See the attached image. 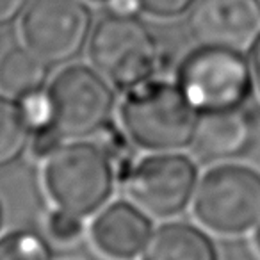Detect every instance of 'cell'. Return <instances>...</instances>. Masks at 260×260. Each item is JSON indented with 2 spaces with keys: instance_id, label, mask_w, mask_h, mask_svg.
<instances>
[{
  "instance_id": "52a82bcc",
  "label": "cell",
  "mask_w": 260,
  "mask_h": 260,
  "mask_svg": "<svg viewBox=\"0 0 260 260\" xmlns=\"http://www.w3.org/2000/svg\"><path fill=\"white\" fill-rule=\"evenodd\" d=\"M91 11L82 0H30L22 20L27 48L47 64H64L82 52Z\"/></svg>"
},
{
  "instance_id": "ffe728a7",
  "label": "cell",
  "mask_w": 260,
  "mask_h": 260,
  "mask_svg": "<svg viewBox=\"0 0 260 260\" xmlns=\"http://www.w3.org/2000/svg\"><path fill=\"white\" fill-rule=\"evenodd\" d=\"M62 136L54 125L38 128L34 138L30 139V152L38 159H48L61 146Z\"/></svg>"
},
{
  "instance_id": "8fae6325",
  "label": "cell",
  "mask_w": 260,
  "mask_h": 260,
  "mask_svg": "<svg viewBox=\"0 0 260 260\" xmlns=\"http://www.w3.org/2000/svg\"><path fill=\"white\" fill-rule=\"evenodd\" d=\"M255 123L246 109L205 112L198 118L192 148L203 160H224L239 157L249 148Z\"/></svg>"
},
{
  "instance_id": "ac0fdd59",
  "label": "cell",
  "mask_w": 260,
  "mask_h": 260,
  "mask_svg": "<svg viewBox=\"0 0 260 260\" xmlns=\"http://www.w3.org/2000/svg\"><path fill=\"white\" fill-rule=\"evenodd\" d=\"M20 104H22V111L25 114L27 123L32 130L52 125V116H54L52 114V102L48 93H43V89L23 96Z\"/></svg>"
},
{
  "instance_id": "44dd1931",
  "label": "cell",
  "mask_w": 260,
  "mask_h": 260,
  "mask_svg": "<svg viewBox=\"0 0 260 260\" xmlns=\"http://www.w3.org/2000/svg\"><path fill=\"white\" fill-rule=\"evenodd\" d=\"M30 0H0V27L9 25L29 6Z\"/></svg>"
},
{
  "instance_id": "d6986e66",
  "label": "cell",
  "mask_w": 260,
  "mask_h": 260,
  "mask_svg": "<svg viewBox=\"0 0 260 260\" xmlns=\"http://www.w3.org/2000/svg\"><path fill=\"white\" fill-rule=\"evenodd\" d=\"M139 8L157 18H173L180 16L192 8L196 0H138Z\"/></svg>"
},
{
  "instance_id": "6da1fadb",
  "label": "cell",
  "mask_w": 260,
  "mask_h": 260,
  "mask_svg": "<svg viewBox=\"0 0 260 260\" xmlns=\"http://www.w3.org/2000/svg\"><path fill=\"white\" fill-rule=\"evenodd\" d=\"M180 86L145 80L125 89L119 121L136 146L150 152H173L192 145L198 116Z\"/></svg>"
},
{
  "instance_id": "ba28073f",
  "label": "cell",
  "mask_w": 260,
  "mask_h": 260,
  "mask_svg": "<svg viewBox=\"0 0 260 260\" xmlns=\"http://www.w3.org/2000/svg\"><path fill=\"white\" fill-rule=\"evenodd\" d=\"M198 182V168L180 153L145 157L123 180L126 192L141 209L157 217L184 212Z\"/></svg>"
},
{
  "instance_id": "9a60e30c",
  "label": "cell",
  "mask_w": 260,
  "mask_h": 260,
  "mask_svg": "<svg viewBox=\"0 0 260 260\" xmlns=\"http://www.w3.org/2000/svg\"><path fill=\"white\" fill-rule=\"evenodd\" d=\"M0 260H54V249L40 232L18 228L0 237Z\"/></svg>"
},
{
  "instance_id": "484cf974",
  "label": "cell",
  "mask_w": 260,
  "mask_h": 260,
  "mask_svg": "<svg viewBox=\"0 0 260 260\" xmlns=\"http://www.w3.org/2000/svg\"><path fill=\"white\" fill-rule=\"evenodd\" d=\"M93 2H107V0H93Z\"/></svg>"
},
{
  "instance_id": "5bb4252c",
  "label": "cell",
  "mask_w": 260,
  "mask_h": 260,
  "mask_svg": "<svg viewBox=\"0 0 260 260\" xmlns=\"http://www.w3.org/2000/svg\"><path fill=\"white\" fill-rule=\"evenodd\" d=\"M30 130L22 104L0 94V170L22 159L30 143Z\"/></svg>"
},
{
  "instance_id": "7a4b0ae2",
  "label": "cell",
  "mask_w": 260,
  "mask_h": 260,
  "mask_svg": "<svg viewBox=\"0 0 260 260\" xmlns=\"http://www.w3.org/2000/svg\"><path fill=\"white\" fill-rule=\"evenodd\" d=\"M114 168L100 145L73 141L47 159L43 182L52 202L80 217L96 212L114 191Z\"/></svg>"
},
{
  "instance_id": "4fadbf2b",
  "label": "cell",
  "mask_w": 260,
  "mask_h": 260,
  "mask_svg": "<svg viewBox=\"0 0 260 260\" xmlns=\"http://www.w3.org/2000/svg\"><path fill=\"white\" fill-rule=\"evenodd\" d=\"M48 68L32 50L9 48L0 59V87L15 96H27L41 91L47 84Z\"/></svg>"
},
{
  "instance_id": "7402d4cb",
  "label": "cell",
  "mask_w": 260,
  "mask_h": 260,
  "mask_svg": "<svg viewBox=\"0 0 260 260\" xmlns=\"http://www.w3.org/2000/svg\"><path fill=\"white\" fill-rule=\"evenodd\" d=\"M111 13H118V15H136L139 8L138 0H107Z\"/></svg>"
},
{
  "instance_id": "8992f818",
  "label": "cell",
  "mask_w": 260,
  "mask_h": 260,
  "mask_svg": "<svg viewBox=\"0 0 260 260\" xmlns=\"http://www.w3.org/2000/svg\"><path fill=\"white\" fill-rule=\"evenodd\" d=\"M52 125L62 138H87L109 123L114 109V93L100 72L73 64L55 75L48 87Z\"/></svg>"
},
{
  "instance_id": "7c38bea8",
  "label": "cell",
  "mask_w": 260,
  "mask_h": 260,
  "mask_svg": "<svg viewBox=\"0 0 260 260\" xmlns=\"http://www.w3.org/2000/svg\"><path fill=\"white\" fill-rule=\"evenodd\" d=\"M143 260H219L214 241L194 224L173 221L150 235Z\"/></svg>"
},
{
  "instance_id": "30bf717a",
  "label": "cell",
  "mask_w": 260,
  "mask_h": 260,
  "mask_svg": "<svg viewBox=\"0 0 260 260\" xmlns=\"http://www.w3.org/2000/svg\"><path fill=\"white\" fill-rule=\"evenodd\" d=\"M152 235V221L128 202L107 205L91 224V241L112 260H132L145 249Z\"/></svg>"
},
{
  "instance_id": "2e32d148",
  "label": "cell",
  "mask_w": 260,
  "mask_h": 260,
  "mask_svg": "<svg viewBox=\"0 0 260 260\" xmlns=\"http://www.w3.org/2000/svg\"><path fill=\"white\" fill-rule=\"evenodd\" d=\"M98 134H100V143L98 145L102 146V150L107 153L109 160L112 162L116 180H119L123 184V180L128 177L132 168L136 166L132 141H130L125 130L118 128L112 123H107Z\"/></svg>"
},
{
  "instance_id": "9c48e42d",
  "label": "cell",
  "mask_w": 260,
  "mask_h": 260,
  "mask_svg": "<svg viewBox=\"0 0 260 260\" xmlns=\"http://www.w3.org/2000/svg\"><path fill=\"white\" fill-rule=\"evenodd\" d=\"M187 30L200 47L251 52L260 38V0H196Z\"/></svg>"
},
{
  "instance_id": "e0dca14e",
  "label": "cell",
  "mask_w": 260,
  "mask_h": 260,
  "mask_svg": "<svg viewBox=\"0 0 260 260\" xmlns=\"http://www.w3.org/2000/svg\"><path fill=\"white\" fill-rule=\"evenodd\" d=\"M47 228L50 237L57 242H62V244H70V242L77 241L84 232V224L80 216L62 209L54 210L48 216Z\"/></svg>"
},
{
  "instance_id": "277c9868",
  "label": "cell",
  "mask_w": 260,
  "mask_h": 260,
  "mask_svg": "<svg viewBox=\"0 0 260 260\" xmlns=\"http://www.w3.org/2000/svg\"><path fill=\"white\" fill-rule=\"evenodd\" d=\"M177 84L198 112L239 109L253 89V73L241 52L200 47L177 70Z\"/></svg>"
},
{
  "instance_id": "5b68a950",
  "label": "cell",
  "mask_w": 260,
  "mask_h": 260,
  "mask_svg": "<svg viewBox=\"0 0 260 260\" xmlns=\"http://www.w3.org/2000/svg\"><path fill=\"white\" fill-rule=\"evenodd\" d=\"M194 216L221 235H239L260 223V173L242 164L209 170L196 187Z\"/></svg>"
},
{
  "instance_id": "d4e9b609",
  "label": "cell",
  "mask_w": 260,
  "mask_h": 260,
  "mask_svg": "<svg viewBox=\"0 0 260 260\" xmlns=\"http://www.w3.org/2000/svg\"><path fill=\"white\" fill-rule=\"evenodd\" d=\"M255 246H256V249H258V253H260V224H258V228H256V232H255Z\"/></svg>"
},
{
  "instance_id": "3957f363",
  "label": "cell",
  "mask_w": 260,
  "mask_h": 260,
  "mask_svg": "<svg viewBox=\"0 0 260 260\" xmlns=\"http://www.w3.org/2000/svg\"><path fill=\"white\" fill-rule=\"evenodd\" d=\"M89 57L116 87L128 89L159 72L162 54L155 34L138 16L109 13L91 32Z\"/></svg>"
},
{
  "instance_id": "cb8c5ba5",
  "label": "cell",
  "mask_w": 260,
  "mask_h": 260,
  "mask_svg": "<svg viewBox=\"0 0 260 260\" xmlns=\"http://www.w3.org/2000/svg\"><path fill=\"white\" fill-rule=\"evenodd\" d=\"M4 221H6V210H4V202L0 198V230L4 226Z\"/></svg>"
},
{
  "instance_id": "603a6c76",
  "label": "cell",
  "mask_w": 260,
  "mask_h": 260,
  "mask_svg": "<svg viewBox=\"0 0 260 260\" xmlns=\"http://www.w3.org/2000/svg\"><path fill=\"white\" fill-rule=\"evenodd\" d=\"M251 73H253V82H255V87L260 96V38L256 40V43L251 48Z\"/></svg>"
}]
</instances>
